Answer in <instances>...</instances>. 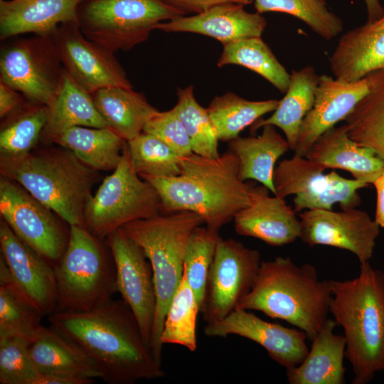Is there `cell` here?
<instances>
[{
	"mask_svg": "<svg viewBox=\"0 0 384 384\" xmlns=\"http://www.w3.org/2000/svg\"><path fill=\"white\" fill-rule=\"evenodd\" d=\"M48 321L91 358L107 383L134 384L165 375L122 299H112L88 311H55Z\"/></svg>",
	"mask_w": 384,
	"mask_h": 384,
	"instance_id": "obj_1",
	"label": "cell"
},
{
	"mask_svg": "<svg viewBox=\"0 0 384 384\" xmlns=\"http://www.w3.org/2000/svg\"><path fill=\"white\" fill-rule=\"evenodd\" d=\"M180 164L176 176H140L155 188L165 213L193 212L219 232L250 204L252 186L240 178L238 160L230 150L214 159L192 153L180 156Z\"/></svg>",
	"mask_w": 384,
	"mask_h": 384,
	"instance_id": "obj_2",
	"label": "cell"
},
{
	"mask_svg": "<svg viewBox=\"0 0 384 384\" xmlns=\"http://www.w3.org/2000/svg\"><path fill=\"white\" fill-rule=\"evenodd\" d=\"M329 282V312L343 329L352 383L366 384L384 371V273L366 262L356 278Z\"/></svg>",
	"mask_w": 384,
	"mask_h": 384,
	"instance_id": "obj_3",
	"label": "cell"
},
{
	"mask_svg": "<svg viewBox=\"0 0 384 384\" xmlns=\"http://www.w3.org/2000/svg\"><path fill=\"white\" fill-rule=\"evenodd\" d=\"M329 281L314 267L295 265L289 257L262 261L250 292L237 309L255 310L295 326L312 340L329 312Z\"/></svg>",
	"mask_w": 384,
	"mask_h": 384,
	"instance_id": "obj_4",
	"label": "cell"
},
{
	"mask_svg": "<svg viewBox=\"0 0 384 384\" xmlns=\"http://www.w3.org/2000/svg\"><path fill=\"white\" fill-rule=\"evenodd\" d=\"M0 169L2 176L18 183L70 226L85 228L84 213L92 196L96 171L71 151L53 149L1 157Z\"/></svg>",
	"mask_w": 384,
	"mask_h": 384,
	"instance_id": "obj_5",
	"label": "cell"
},
{
	"mask_svg": "<svg viewBox=\"0 0 384 384\" xmlns=\"http://www.w3.org/2000/svg\"><path fill=\"white\" fill-rule=\"evenodd\" d=\"M203 218L190 211L160 214L128 223L119 229L143 250L154 275L156 309L149 347L155 361L161 366V336L165 316L178 287L190 238Z\"/></svg>",
	"mask_w": 384,
	"mask_h": 384,
	"instance_id": "obj_6",
	"label": "cell"
},
{
	"mask_svg": "<svg viewBox=\"0 0 384 384\" xmlns=\"http://www.w3.org/2000/svg\"><path fill=\"white\" fill-rule=\"evenodd\" d=\"M101 240L85 228L70 226L65 250L53 267L55 311H88L105 304L117 292L114 260Z\"/></svg>",
	"mask_w": 384,
	"mask_h": 384,
	"instance_id": "obj_7",
	"label": "cell"
},
{
	"mask_svg": "<svg viewBox=\"0 0 384 384\" xmlns=\"http://www.w3.org/2000/svg\"><path fill=\"white\" fill-rule=\"evenodd\" d=\"M181 16L162 0H87L78 7V24L86 38L116 53L146 41L158 24Z\"/></svg>",
	"mask_w": 384,
	"mask_h": 384,
	"instance_id": "obj_8",
	"label": "cell"
},
{
	"mask_svg": "<svg viewBox=\"0 0 384 384\" xmlns=\"http://www.w3.org/2000/svg\"><path fill=\"white\" fill-rule=\"evenodd\" d=\"M160 198L155 188L134 171L127 147L122 159L87 202L85 227L104 240L124 225L161 214Z\"/></svg>",
	"mask_w": 384,
	"mask_h": 384,
	"instance_id": "obj_9",
	"label": "cell"
},
{
	"mask_svg": "<svg viewBox=\"0 0 384 384\" xmlns=\"http://www.w3.org/2000/svg\"><path fill=\"white\" fill-rule=\"evenodd\" d=\"M63 73L52 34L16 38L1 47L0 82L21 93L28 102L49 106Z\"/></svg>",
	"mask_w": 384,
	"mask_h": 384,
	"instance_id": "obj_10",
	"label": "cell"
},
{
	"mask_svg": "<svg viewBox=\"0 0 384 384\" xmlns=\"http://www.w3.org/2000/svg\"><path fill=\"white\" fill-rule=\"evenodd\" d=\"M325 169L305 156L294 155L280 161L274 173L275 195L284 198L294 195V210H332L338 203L341 209L357 207L361 203L358 191L368 184L348 179Z\"/></svg>",
	"mask_w": 384,
	"mask_h": 384,
	"instance_id": "obj_11",
	"label": "cell"
},
{
	"mask_svg": "<svg viewBox=\"0 0 384 384\" xmlns=\"http://www.w3.org/2000/svg\"><path fill=\"white\" fill-rule=\"evenodd\" d=\"M258 250L219 238L200 312L207 324L222 320L250 292L260 264Z\"/></svg>",
	"mask_w": 384,
	"mask_h": 384,
	"instance_id": "obj_12",
	"label": "cell"
},
{
	"mask_svg": "<svg viewBox=\"0 0 384 384\" xmlns=\"http://www.w3.org/2000/svg\"><path fill=\"white\" fill-rule=\"evenodd\" d=\"M0 213L14 234L53 267L67 247L69 233L50 209L18 183L0 178Z\"/></svg>",
	"mask_w": 384,
	"mask_h": 384,
	"instance_id": "obj_13",
	"label": "cell"
},
{
	"mask_svg": "<svg viewBox=\"0 0 384 384\" xmlns=\"http://www.w3.org/2000/svg\"><path fill=\"white\" fill-rule=\"evenodd\" d=\"M64 70L89 93L107 87L132 88L113 52L86 38L78 23L52 33Z\"/></svg>",
	"mask_w": 384,
	"mask_h": 384,
	"instance_id": "obj_14",
	"label": "cell"
},
{
	"mask_svg": "<svg viewBox=\"0 0 384 384\" xmlns=\"http://www.w3.org/2000/svg\"><path fill=\"white\" fill-rule=\"evenodd\" d=\"M107 245L115 265L117 292L136 317L149 346L156 309L151 264L141 247L119 228L107 238Z\"/></svg>",
	"mask_w": 384,
	"mask_h": 384,
	"instance_id": "obj_15",
	"label": "cell"
},
{
	"mask_svg": "<svg viewBox=\"0 0 384 384\" xmlns=\"http://www.w3.org/2000/svg\"><path fill=\"white\" fill-rule=\"evenodd\" d=\"M299 238L311 247L327 245L353 253L360 264L369 262L380 234V225L361 210H306L299 214Z\"/></svg>",
	"mask_w": 384,
	"mask_h": 384,
	"instance_id": "obj_16",
	"label": "cell"
},
{
	"mask_svg": "<svg viewBox=\"0 0 384 384\" xmlns=\"http://www.w3.org/2000/svg\"><path fill=\"white\" fill-rule=\"evenodd\" d=\"M0 245L1 257L20 294L43 316L54 313L57 283L53 267L22 242L3 220L0 223Z\"/></svg>",
	"mask_w": 384,
	"mask_h": 384,
	"instance_id": "obj_17",
	"label": "cell"
},
{
	"mask_svg": "<svg viewBox=\"0 0 384 384\" xmlns=\"http://www.w3.org/2000/svg\"><path fill=\"white\" fill-rule=\"evenodd\" d=\"M208 337L236 335L263 347L269 356L286 370L299 365L309 353L305 332L265 321L249 310L236 309L222 320L207 324Z\"/></svg>",
	"mask_w": 384,
	"mask_h": 384,
	"instance_id": "obj_18",
	"label": "cell"
},
{
	"mask_svg": "<svg viewBox=\"0 0 384 384\" xmlns=\"http://www.w3.org/2000/svg\"><path fill=\"white\" fill-rule=\"evenodd\" d=\"M370 85L369 75L353 82L319 75L314 103L302 124L294 154L304 156L321 135L344 121L366 95Z\"/></svg>",
	"mask_w": 384,
	"mask_h": 384,
	"instance_id": "obj_19",
	"label": "cell"
},
{
	"mask_svg": "<svg viewBox=\"0 0 384 384\" xmlns=\"http://www.w3.org/2000/svg\"><path fill=\"white\" fill-rule=\"evenodd\" d=\"M269 191L262 185L252 187L250 204L233 218L235 232L272 246L290 244L300 237V220L284 198L270 196Z\"/></svg>",
	"mask_w": 384,
	"mask_h": 384,
	"instance_id": "obj_20",
	"label": "cell"
},
{
	"mask_svg": "<svg viewBox=\"0 0 384 384\" xmlns=\"http://www.w3.org/2000/svg\"><path fill=\"white\" fill-rule=\"evenodd\" d=\"M267 26L265 18L251 13L244 5L227 3L215 5L192 16H181L160 23L155 29L164 32H186L206 36L223 46L243 38L261 36Z\"/></svg>",
	"mask_w": 384,
	"mask_h": 384,
	"instance_id": "obj_21",
	"label": "cell"
},
{
	"mask_svg": "<svg viewBox=\"0 0 384 384\" xmlns=\"http://www.w3.org/2000/svg\"><path fill=\"white\" fill-rule=\"evenodd\" d=\"M329 67L336 78L346 82L384 70V11L340 37L329 57Z\"/></svg>",
	"mask_w": 384,
	"mask_h": 384,
	"instance_id": "obj_22",
	"label": "cell"
},
{
	"mask_svg": "<svg viewBox=\"0 0 384 384\" xmlns=\"http://www.w3.org/2000/svg\"><path fill=\"white\" fill-rule=\"evenodd\" d=\"M82 0H0V38L26 33L52 34L60 26L78 23Z\"/></svg>",
	"mask_w": 384,
	"mask_h": 384,
	"instance_id": "obj_23",
	"label": "cell"
},
{
	"mask_svg": "<svg viewBox=\"0 0 384 384\" xmlns=\"http://www.w3.org/2000/svg\"><path fill=\"white\" fill-rule=\"evenodd\" d=\"M327 169L348 171L358 181L373 184L384 171V161L370 149L353 141L345 124L321 135L304 156Z\"/></svg>",
	"mask_w": 384,
	"mask_h": 384,
	"instance_id": "obj_24",
	"label": "cell"
},
{
	"mask_svg": "<svg viewBox=\"0 0 384 384\" xmlns=\"http://www.w3.org/2000/svg\"><path fill=\"white\" fill-rule=\"evenodd\" d=\"M28 351L38 373L86 379L100 378V373L91 358L52 326L41 327L28 343Z\"/></svg>",
	"mask_w": 384,
	"mask_h": 384,
	"instance_id": "obj_25",
	"label": "cell"
},
{
	"mask_svg": "<svg viewBox=\"0 0 384 384\" xmlns=\"http://www.w3.org/2000/svg\"><path fill=\"white\" fill-rule=\"evenodd\" d=\"M334 319H326L311 340V349L297 366L287 370L289 384H343L345 383L343 358L346 340L335 334Z\"/></svg>",
	"mask_w": 384,
	"mask_h": 384,
	"instance_id": "obj_26",
	"label": "cell"
},
{
	"mask_svg": "<svg viewBox=\"0 0 384 384\" xmlns=\"http://www.w3.org/2000/svg\"><path fill=\"white\" fill-rule=\"evenodd\" d=\"M319 77L312 65L292 70L288 88L277 108L271 116L260 118L250 126L251 132L265 125L278 127L283 132L289 149L294 151L302 124L314 105Z\"/></svg>",
	"mask_w": 384,
	"mask_h": 384,
	"instance_id": "obj_27",
	"label": "cell"
},
{
	"mask_svg": "<svg viewBox=\"0 0 384 384\" xmlns=\"http://www.w3.org/2000/svg\"><path fill=\"white\" fill-rule=\"evenodd\" d=\"M260 135L240 137L229 142V150L238 160V175L242 181L255 180L274 195V166L278 159L289 149L286 139L272 125L262 127Z\"/></svg>",
	"mask_w": 384,
	"mask_h": 384,
	"instance_id": "obj_28",
	"label": "cell"
},
{
	"mask_svg": "<svg viewBox=\"0 0 384 384\" xmlns=\"http://www.w3.org/2000/svg\"><path fill=\"white\" fill-rule=\"evenodd\" d=\"M90 95L108 128L126 142L143 132L146 122L158 111L132 88L107 87Z\"/></svg>",
	"mask_w": 384,
	"mask_h": 384,
	"instance_id": "obj_29",
	"label": "cell"
},
{
	"mask_svg": "<svg viewBox=\"0 0 384 384\" xmlns=\"http://www.w3.org/2000/svg\"><path fill=\"white\" fill-rule=\"evenodd\" d=\"M77 126L105 128L107 123L97 111L90 93L64 70L58 92L48 106V119L41 138L46 143L63 131Z\"/></svg>",
	"mask_w": 384,
	"mask_h": 384,
	"instance_id": "obj_30",
	"label": "cell"
},
{
	"mask_svg": "<svg viewBox=\"0 0 384 384\" xmlns=\"http://www.w3.org/2000/svg\"><path fill=\"white\" fill-rule=\"evenodd\" d=\"M126 142L108 127L82 126L63 131L52 142L71 151L95 171H114L122 159Z\"/></svg>",
	"mask_w": 384,
	"mask_h": 384,
	"instance_id": "obj_31",
	"label": "cell"
},
{
	"mask_svg": "<svg viewBox=\"0 0 384 384\" xmlns=\"http://www.w3.org/2000/svg\"><path fill=\"white\" fill-rule=\"evenodd\" d=\"M368 75L369 91L344 122L353 141L384 161V70Z\"/></svg>",
	"mask_w": 384,
	"mask_h": 384,
	"instance_id": "obj_32",
	"label": "cell"
},
{
	"mask_svg": "<svg viewBox=\"0 0 384 384\" xmlns=\"http://www.w3.org/2000/svg\"><path fill=\"white\" fill-rule=\"evenodd\" d=\"M277 99L249 100L229 92L215 97L206 108L219 141L230 142L265 114L275 110Z\"/></svg>",
	"mask_w": 384,
	"mask_h": 384,
	"instance_id": "obj_33",
	"label": "cell"
},
{
	"mask_svg": "<svg viewBox=\"0 0 384 384\" xmlns=\"http://www.w3.org/2000/svg\"><path fill=\"white\" fill-rule=\"evenodd\" d=\"M228 65L242 66L257 73L282 93L284 94L288 88L290 73L261 36L223 45L217 65L221 68Z\"/></svg>",
	"mask_w": 384,
	"mask_h": 384,
	"instance_id": "obj_34",
	"label": "cell"
},
{
	"mask_svg": "<svg viewBox=\"0 0 384 384\" xmlns=\"http://www.w3.org/2000/svg\"><path fill=\"white\" fill-rule=\"evenodd\" d=\"M43 317L18 292L1 257L0 339L16 337L31 342L43 326Z\"/></svg>",
	"mask_w": 384,
	"mask_h": 384,
	"instance_id": "obj_35",
	"label": "cell"
},
{
	"mask_svg": "<svg viewBox=\"0 0 384 384\" xmlns=\"http://www.w3.org/2000/svg\"><path fill=\"white\" fill-rule=\"evenodd\" d=\"M48 119V106L27 102L5 118L0 132L1 157L16 158L31 152L41 138Z\"/></svg>",
	"mask_w": 384,
	"mask_h": 384,
	"instance_id": "obj_36",
	"label": "cell"
},
{
	"mask_svg": "<svg viewBox=\"0 0 384 384\" xmlns=\"http://www.w3.org/2000/svg\"><path fill=\"white\" fill-rule=\"evenodd\" d=\"M200 306L183 275L168 308L161 336L164 344L182 346L193 352L197 348L196 325Z\"/></svg>",
	"mask_w": 384,
	"mask_h": 384,
	"instance_id": "obj_37",
	"label": "cell"
},
{
	"mask_svg": "<svg viewBox=\"0 0 384 384\" xmlns=\"http://www.w3.org/2000/svg\"><path fill=\"white\" fill-rule=\"evenodd\" d=\"M177 102L172 108L181 121L190 139L193 153L218 158V137L206 108L196 100L193 85L177 90Z\"/></svg>",
	"mask_w": 384,
	"mask_h": 384,
	"instance_id": "obj_38",
	"label": "cell"
},
{
	"mask_svg": "<svg viewBox=\"0 0 384 384\" xmlns=\"http://www.w3.org/2000/svg\"><path fill=\"white\" fill-rule=\"evenodd\" d=\"M257 12H281L306 24L321 38L330 41L343 29L342 19L331 11L325 0H253Z\"/></svg>",
	"mask_w": 384,
	"mask_h": 384,
	"instance_id": "obj_39",
	"label": "cell"
},
{
	"mask_svg": "<svg viewBox=\"0 0 384 384\" xmlns=\"http://www.w3.org/2000/svg\"><path fill=\"white\" fill-rule=\"evenodd\" d=\"M132 165L139 175L174 177L181 171L180 156L157 137L142 132L127 142Z\"/></svg>",
	"mask_w": 384,
	"mask_h": 384,
	"instance_id": "obj_40",
	"label": "cell"
},
{
	"mask_svg": "<svg viewBox=\"0 0 384 384\" xmlns=\"http://www.w3.org/2000/svg\"><path fill=\"white\" fill-rule=\"evenodd\" d=\"M220 236L219 232L199 226L193 232L184 259L183 276L200 306L203 302L210 268Z\"/></svg>",
	"mask_w": 384,
	"mask_h": 384,
	"instance_id": "obj_41",
	"label": "cell"
},
{
	"mask_svg": "<svg viewBox=\"0 0 384 384\" xmlns=\"http://www.w3.org/2000/svg\"><path fill=\"white\" fill-rule=\"evenodd\" d=\"M36 374L28 341L16 337L0 339L1 384H32Z\"/></svg>",
	"mask_w": 384,
	"mask_h": 384,
	"instance_id": "obj_42",
	"label": "cell"
},
{
	"mask_svg": "<svg viewBox=\"0 0 384 384\" xmlns=\"http://www.w3.org/2000/svg\"><path fill=\"white\" fill-rule=\"evenodd\" d=\"M143 132L161 140L179 156L193 153L188 135L173 109L158 110L146 122Z\"/></svg>",
	"mask_w": 384,
	"mask_h": 384,
	"instance_id": "obj_43",
	"label": "cell"
},
{
	"mask_svg": "<svg viewBox=\"0 0 384 384\" xmlns=\"http://www.w3.org/2000/svg\"><path fill=\"white\" fill-rule=\"evenodd\" d=\"M167 4L182 12L184 15L188 13L198 14L215 5L235 3L247 5L253 0H162Z\"/></svg>",
	"mask_w": 384,
	"mask_h": 384,
	"instance_id": "obj_44",
	"label": "cell"
},
{
	"mask_svg": "<svg viewBox=\"0 0 384 384\" xmlns=\"http://www.w3.org/2000/svg\"><path fill=\"white\" fill-rule=\"evenodd\" d=\"M28 100L19 92L0 82V117L5 119L21 109Z\"/></svg>",
	"mask_w": 384,
	"mask_h": 384,
	"instance_id": "obj_45",
	"label": "cell"
},
{
	"mask_svg": "<svg viewBox=\"0 0 384 384\" xmlns=\"http://www.w3.org/2000/svg\"><path fill=\"white\" fill-rule=\"evenodd\" d=\"M93 383H95V379L69 378L37 373L32 384H92Z\"/></svg>",
	"mask_w": 384,
	"mask_h": 384,
	"instance_id": "obj_46",
	"label": "cell"
},
{
	"mask_svg": "<svg viewBox=\"0 0 384 384\" xmlns=\"http://www.w3.org/2000/svg\"><path fill=\"white\" fill-rule=\"evenodd\" d=\"M377 193L375 220L380 228H384V171L373 183Z\"/></svg>",
	"mask_w": 384,
	"mask_h": 384,
	"instance_id": "obj_47",
	"label": "cell"
},
{
	"mask_svg": "<svg viewBox=\"0 0 384 384\" xmlns=\"http://www.w3.org/2000/svg\"><path fill=\"white\" fill-rule=\"evenodd\" d=\"M366 11L367 21H373L379 18L384 11L380 0H364Z\"/></svg>",
	"mask_w": 384,
	"mask_h": 384,
	"instance_id": "obj_48",
	"label": "cell"
}]
</instances>
